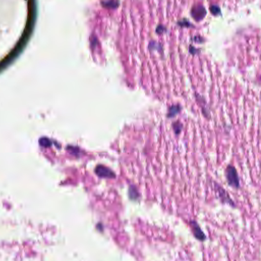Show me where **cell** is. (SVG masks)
Instances as JSON below:
<instances>
[{
	"label": "cell",
	"instance_id": "obj_1",
	"mask_svg": "<svg viewBox=\"0 0 261 261\" xmlns=\"http://www.w3.org/2000/svg\"><path fill=\"white\" fill-rule=\"evenodd\" d=\"M224 175L228 185L234 189L240 187V183L238 173L233 165L229 164L225 169Z\"/></svg>",
	"mask_w": 261,
	"mask_h": 261
},
{
	"label": "cell",
	"instance_id": "obj_2",
	"mask_svg": "<svg viewBox=\"0 0 261 261\" xmlns=\"http://www.w3.org/2000/svg\"><path fill=\"white\" fill-rule=\"evenodd\" d=\"M214 186L216 194L217 195V196L222 202L229 204L232 207L235 206L234 201L231 199L229 193L227 192L225 189L218 184H217V183H215Z\"/></svg>",
	"mask_w": 261,
	"mask_h": 261
},
{
	"label": "cell",
	"instance_id": "obj_3",
	"mask_svg": "<svg viewBox=\"0 0 261 261\" xmlns=\"http://www.w3.org/2000/svg\"><path fill=\"white\" fill-rule=\"evenodd\" d=\"M190 13L193 18L198 21L204 18L207 14V11L204 5L201 4H197L192 6Z\"/></svg>",
	"mask_w": 261,
	"mask_h": 261
},
{
	"label": "cell",
	"instance_id": "obj_4",
	"mask_svg": "<svg viewBox=\"0 0 261 261\" xmlns=\"http://www.w3.org/2000/svg\"><path fill=\"white\" fill-rule=\"evenodd\" d=\"M96 173L101 177L113 178L115 177L114 173L112 170L103 165L98 166L96 168Z\"/></svg>",
	"mask_w": 261,
	"mask_h": 261
},
{
	"label": "cell",
	"instance_id": "obj_5",
	"mask_svg": "<svg viewBox=\"0 0 261 261\" xmlns=\"http://www.w3.org/2000/svg\"><path fill=\"white\" fill-rule=\"evenodd\" d=\"M190 224L192 227V231L195 237L198 240L203 241L206 239V236L204 233L202 229H200V225L197 223V222L194 220H191L190 222Z\"/></svg>",
	"mask_w": 261,
	"mask_h": 261
},
{
	"label": "cell",
	"instance_id": "obj_6",
	"mask_svg": "<svg viewBox=\"0 0 261 261\" xmlns=\"http://www.w3.org/2000/svg\"><path fill=\"white\" fill-rule=\"evenodd\" d=\"M182 107L179 104L173 105L168 109L167 117L168 118H173L177 115L182 110Z\"/></svg>",
	"mask_w": 261,
	"mask_h": 261
},
{
	"label": "cell",
	"instance_id": "obj_7",
	"mask_svg": "<svg viewBox=\"0 0 261 261\" xmlns=\"http://www.w3.org/2000/svg\"><path fill=\"white\" fill-rule=\"evenodd\" d=\"M173 130L176 135H179L182 132L183 128V125L180 121H176L173 123Z\"/></svg>",
	"mask_w": 261,
	"mask_h": 261
},
{
	"label": "cell",
	"instance_id": "obj_8",
	"mask_svg": "<svg viewBox=\"0 0 261 261\" xmlns=\"http://www.w3.org/2000/svg\"><path fill=\"white\" fill-rule=\"evenodd\" d=\"M210 10L214 15L219 14L221 13V9L219 6L216 4H213L210 6Z\"/></svg>",
	"mask_w": 261,
	"mask_h": 261
},
{
	"label": "cell",
	"instance_id": "obj_9",
	"mask_svg": "<svg viewBox=\"0 0 261 261\" xmlns=\"http://www.w3.org/2000/svg\"><path fill=\"white\" fill-rule=\"evenodd\" d=\"M149 47L150 49H157L158 51H160L162 49V45L160 42L152 40L149 44Z\"/></svg>",
	"mask_w": 261,
	"mask_h": 261
},
{
	"label": "cell",
	"instance_id": "obj_10",
	"mask_svg": "<svg viewBox=\"0 0 261 261\" xmlns=\"http://www.w3.org/2000/svg\"><path fill=\"white\" fill-rule=\"evenodd\" d=\"M177 24L179 26H181L182 27H192L193 26V24L192 22H190L189 20H187L186 18H182L181 20H179L177 21Z\"/></svg>",
	"mask_w": 261,
	"mask_h": 261
},
{
	"label": "cell",
	"instance_id": "obj_11",
	"mask_svg": "<svg viewBox=\"0 0 261 261\" xmlns=\"http://www.w3.org/2000/svg\"><path fill=\"white\" fill-rule=\"evenodd\" d=\"M167 31V28L164 25L162 24H159L156 28V32L158 34H162Z\"/></svg>",
	"mask_w": 261,
	"mask_h": 261
},
{
	"label": "cell",
	"instance_id": "obj_12",
	"mask_svg": "<svg viewBox=\"0 0 261 261\" xmlns=\"http://www.w3.org/2000/svg\"><path fill=\"white\" fill-rule=\"evenodd\" d=\"M189 52L192 54H197L198 53L200 52V50L199 49H197L195 47L193 46L192 45H190L189 47Z\"/></svg>",
	"mask_w": 261,
	"mask_h": 261
},
{
	"label": "cell",
	"instance_id": "obj_13",
	"mask_svg": "<svg viewBox=\"0 0 261 261\" xmlns=\"http://www.w3.org/2000/svg\"><path fill=\"white\" fill-rule=\"evenodd\" d=\"M192 39L195 42H202L204 41V38L200 35H195L192 38Z\"/></svg>",
	"mask_w": 261,
	"mask_h": 261
},
{
	"label": "cell",
	"instance_id": "obj_14",
	"mask_svg": "<svg viewBox=\"0 0 261 261\" xmlns=\"http://www.w3.org/2000/svg\"><path fill=\"white\" fill-rule=\"evenodd\" d=\"M41 143H42V146H45V147L49 146L51 145L50 141L48 139H47L46 138L42 139V140L41 141Z\"/></svg>",
	"mask_w": 261,
	"mask_h": 261
}]
</instances>
